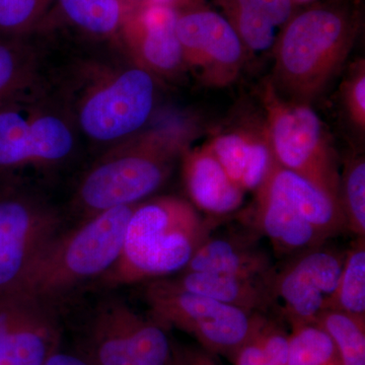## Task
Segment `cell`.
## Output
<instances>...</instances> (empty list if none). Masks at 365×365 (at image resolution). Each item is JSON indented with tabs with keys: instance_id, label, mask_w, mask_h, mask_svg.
<instances>
[{
	"instance_id": "6da1fadb",
	"label": "cell",
	"mask_w": 365,
	"mask_h": 365,
	"mask_svg": "<svg viewBox=\"0 0 365 365\" xmlns=\"http://www.w3.org/2000/svg\"><path fill=\"white\" fill-rule=\"evenodd\" d=\"M192 120L141 130L107 148L79 182L73 205L83 220L146 200L165 184L199 133Z\"/></svg>"
},
{
	"instance_id": "7a4b0ae2",
	"label": "cell",
	"mask_w": 365,
	"mask_h": 365,
	"mask_svg": "<svg viewBox=\"0 0 365 365\" xmlns=\"http://www.w3.org/2000/svg\"><path fill=\"white\" fill-rule=\"evenodd\" d=\"M158 78L131 61L79 62L56 93L79 136L110 148L143 130L157 105Z\"/></svg>"
},
{
	"instance_id": "3957f363",
	"label": "cell",
	"mask_w": 365,
	"mask_h": 365,
	"mask_svg": "<svg viewBox=\"0 0 365 365\" xmlns=\"http://www.w3.org/2000/svg\"><path fill=\"white\" fill-rule=\"evenodd\" d=\"M215 220L176 196H160L136 204L121 254L98 280L108 288L146 283L182 272L206 239Z\"/></svg>"
},
{
	"instance_id": "277c9868",
	"label": "cell",
	"mask_w": 365,
	"mask_h": 365,
	"mask_svg": "<svg viewBox=\"0 0 365 365\" xmlns=\"http://www.w3.org/2000/svg\"><path fill=\"white\" fill-rule=\"evenodd\" d=\"M354 14L340 6L294 14L274 42L273 78L281 95L309 104L337 76L356 39Z\"/></svg>"
},
{
	"instance_id": "5b68a950",
	"label": "cell",
	"mask_w": 365,
	"mask_h": 365,
	"mask_svg": "<svg viewBox=\"0 0 365 365\" xmlns=\"http://www.w3.org/2000/svg\"><path fill=\"white\" fill-rule=\"evenodd\" d=\"M135 206L109 209L61 230L33 262L14 297L54 307L85 283L100 280L121 254Z\"/></svg>"
},
{
	"instance_id": "8992f818",
	"label": "cell",
	"mask_w": 365,
	"mask_h": 365,
	"mask_svg": "<svg viewBox=\"0 0 365 365\" xmlns=\"http://www.w3.org/2000/svg\"><path fill=\"white\" fill-rule=\"evenodd\" d=\"M79 134L56 93L40 85L0 106V174L68 162Z\"/></svg>"
},
{
	"instance_id": "52a82bcc",
	"label": "cell",
	"mask_w": 365,
	"mask_h": 365,
	"mask_svg": "<svg viewBox=\"0 0 365 365\" xmlns=\"http://www.w3.org/2000/svg\"><path fill=\"white\" fill-rule=\"evenodd\" d=\"M260 98L265 112L263 129L275 162L340 204L337 155L317 113L309 104L281 95L271 81L262 86Z\"/></svg>"
},
{
	"instance_id": "ba28073f",
	"label": "cell",
	"mask_w": 365,
	"mask_h": 365,
	"mask_svg": "<svg viewBox=\"0 0 365 365\" xmlns=\"http://www.w3.org/2000/svg\"><path fill=\"white\" fill-rule=\"evenodd\" d=\"M169 329L117 295L91 309L76 350L93 365H175Z\"/></svg>"
},
{
	"instance_id": "9c48e42d",
	"label": "cell",
	"mask_w": 365,
	"mask_h": 365,
	"mask_svg": "<svg viewBox=\"0 0 365 365\" xmlns=\"http://www.w3.org/2000/svg\"><path fill=\"white\" fill-rule=\"evenodd\" d=\"M143 299L148 314L165 328L189 334L206 351L230 360L253 336L264 314L185 292L165 278L146 282Z\"/></svg>"
},
{
	"instance_id": "30bf717a",
	"label": "cell",
	"mask_w": 365,
	"mask_h": 365,
	"mask_svg": "<svg viewBox=\"0 0 365 365\" xmlns=\"http://www.w3.org/2000/svg\"><path fill=\"white\" fill-rule=\"evenodd\" d=\"M61 232L59 212L25 190L0 189V299L14 297L41 252Z\"/></svg>"
},
{
	"instance_id": "8fae6325",
	"label": "cell",
	"mask_w": 365,
	"mask_h": 365,
	"mask_svg": "<svg viewBox=\"0 0 365 365\" xmlns=\"http://www.w3.org/2000/svg\"><path fill=\"white\" fill-rule=\"evenodd\" d=\"M345 253L326 245L289 257L269 280L270 307L290 326L318 323L332 307Z\"/></svg>"
},
{
	"instance_id": "7c38bea8",
	"label": "cell",
	"mask_w": 365,
	"mask_h": 365,
	"mask_svg": "<svg viewBox=\"0 0 365 365\" xmlns=\"http://www.w3.org/2000/svg\"><path fill=\"white\" fill-rule=\"evenodd\" d=\"M177 35L187 71L208 88H225L239 78L246 47L225 16L203 7L179 11Z\"/></svg>"
},
{
	"instance_id": "4fadbf2b",
	"label": "cell",
	"mask_w": 365,
	"mask_h": 365,
	"mask_svg": "<svg viewBox=\"0 0 365 365\" xmlns=\"http://www.w3.org/2000/svg\"><path fill=\"white\" fill-rule=\"evenodd\" d=\"M179 11L148 4L127 14L118 40L136 66L155 78H172L187 71L177 35Z\"/></svg>"
},
{
	"instance_id": "5bb4252c",
	"label": "cell",
	"mask_w": 365,
	"mask_h": 365,
	"mask_svg": "<svg viewBox=\"0 0 365 365\" xmlns=\"http://www.w3.org/2000/svg\"><path fill=\"white\" fill-rule=\"evenodd\" d=\"M61 337L54 307L24 297L0 299V365H42Z\"/></svg>"
},
{
	"instance_id": "9a60e30c",
	"label": "cell",
	"mask_w": 365,
	"mask_h": 365,
	"mask_svg": "<svg viewBox=\"0 0 365 365\" xmlns=\"http://www.w3.org/2000/svg\"><path fill=\"white\" fill-rule=\"evenodd\" d=\"M181 162L185 187L197 210L215 220L241 207L246 192L228 177L205 144L185 151Z\"/></svg>"
},
{
	"instance_id": "2e32d148",
	"label": "cell",
	"mask_w": 365,
	"mask_h": 365,
	"mask_svg": "<svg viewBox=\"0 0 365 365\" xmlns=\"http://www.w3.org/2000/svg\"><path fill=\"white\" fill-rule=\"evenodd\" d=\"M205 145L245 192L260 188L275 162L264 129L222 132L211 137Z\"/></svg>"
},
{
	"instance_id": "e0dca14e",
	"label": "cell",
	"mask_w": 365,
	"mask_h": 365,
	"mask_svg": "<svg viewBox=\"0 0 365 365\" xmlns=\"http://www.w3.org/2000/svg\"><path fill=\"white\" fill-rule=\"evenodd\" d=\"M263 188L287 201L327 240L347 230L342 209L337 201L306 178L274 162Z\"/></svg>"
},
{
	"instance_id": "ac0fdd59",
	"label": "cell",
	"mask_w": 365,
	"mask_h": 365,
	"mask_svg": "<svg viewBox=\"0 0 365 365\" xmlns=\"http://www.w3.org/2000/svg\"><path fill=\"white\" fill-rule=\"evenodd\" d=\"M182 271L225 274L246 279L270 280V256L248 237L209 235Z\"/></svg>"
},
{
	"instance_id": "d6986e66",
	"label": "cell",
	"mask_w": 365,
	"mask_h": 365,
	"mask_svg": "<svg viewBox=\"0 0 365 365\" xmlns=\"http://www.w3.org/2000/svg\"><path fill=\"white\" fill-rule=\"evenodd\" d=\"M255 193L257 230L270 241L276 254L289 258L328 241L281 197L263 187Z\"/></svg>"
},
{
	"instance_id": "ffe728a7",
	"label": "cell",
	"mask_w": 365,
	"mask_h": 365,
	"mask_svg": "<svg viewBox=\"0 0 365 365\" xmlns=\"http://www.w3.org/2000/svg\"><path fill=\"white\" fill-rule=\"evenodd\" d=\"M225 18L248 52L265 51L275 42L276 28L294 14L292 0H218Z\"/></svg>"
},
{
	"instance_id": "44dd1931",
	"label": "cell",
	"mask_w": 365,
	"mask_h": 365,
	"mask_svg": "<svg viewBox=\"0 0 365 365\" xmlns=\"http://www.w3.org/2000/svg\"><path fill=\"white\" fill-rule=\"evenodd\" d=\"M165 279L185 292L246 311L264 314L270 309L269 280L246 279L225 274L198 271H182Z\"/></svg>"
},
{
	"instance_id": "7402d4cb",
	"label": "cell",
	"mask_w": 365,
	"mask_h": 365,
	"mask_svg": "<svg viewBox=\"0 0 365 365\" xmlns=\"http://www.w3.org/2000/svg\"><path fill=\"white\" fill-rule=\"evenodd\" d=\"M40 55L25 38H0V106L40 85Z\"/></svg>"
},
{
	"instance_id": "603a6c76",
	"label": "cell",
	"mask_w": 365,
	"mask_h": 365,
	"mask_svg": "<svg viewBox=\"0 0 365 365\" xmlns=\"http://www.w3.org/2000/svg\"><path fill=\"white\" fill-rule=\"evenodd\" d=\"M72 26L98 38H117L126 18L121 0H57Z\"/></svg>"
},
{
	"instance_id": "cb8c5ba5",
	"label": "cell",
	"mask_w": 365,
	"mask_h": 365,
	"mask_svg": "<svg viewBox=\"0 0 365 365\" xmlns=\"http://www.w3.org/2000/svg\"><path fill=\"white\" fill-rule=\"evenodd\" d=\"M331 309L365 319V237L345 252L344 264Z\"/></svg>"
},
{
	"instance_id": "d4e9b609",
	"label": "cell",
	"mask_w": 365,
	"mask_h": 365,
	"mask_svg": "<svg viewBox=\"0 0 365 365\" xmlns=\"http://www.w3.org/2000/svg\"><path fill=\"white\" fill-rule=\"evenodd\" d=\"M318 324L332 339L341 365H365V319L329 309Z\"/></svg>"
},
{
	"instance_id": "484cf974",
	"label": "cell",
	"mask_w": 365,
	"mask_h": 365,
	"mask_svg": "<svg viewBox=\"0 0 365 365\" xmlns=\"http://www.w3.org/2000/svg\"><path fill=\"white\" fill-rule=\"evenodd\" d=\"M290 329L287 365H341L332 339L318 323Z\"/></svg>"
},
{
	"instance_id": "4316f807",
	"label": "cell",
	"mask_w": 365,
	"mask_h": 365,
	"mask_svg": "<svg viewBox=\"0 0 365 365\" xmlns=\"http://www.w3.org/2000/svg\"><path fill=\"white\" fill-rule=\"evenodd\" d=\"M339 201L346 227L356 237H365V160L351 155L340 172Z\"/></svg>"
},
{
	"instance_id": "83f0119b",
	"label": "cell",
	"mask_w": 365,
	"mask_h": 365,
	"mask_svg": "<svg viewBox=\"0 0 365 365\" xmlns=\"http://www.w3.org/2000/svg\"><path fill=\"white\" fill-rule=\"evenodd\" d=\"M51 0H0V38L21 39L41 20Z\"/></svg>"
},
{
	"instance_id": "f1b7e54d",
	"label": "cell",
	"mask_w": 365,
	"mask_h": 365,
	"mask_svg": "<svg viewBox=\"0 0 365 365\" xmlns=\"http://www.w3.org/2000/svg\"><path fill=\"white\" fill-rule=\"evenodd\" d=\"M345 111L354 127L365 129V62L359 60L350 69L342 86Z\"/></svg>"
},
{
	"instance_id": "f546056e",
	"label": "cell",
	"mask_w": 365,
	"mask_h": 365,
	"mask_svg": "<svg viewBox=\"0 0 365 365\" xmlns=\"http://www.w3.org/2000/svg\"><path fill=\"white\" fill-rule=\"evenodd\" d=\"M230 361L234 365H274L253 336L235 352Z\"/></svg>"
},
{
	"instance_id": "4dcf8cb0",
	"label": "cell",
	"mask_w": 365,
	"mask_h": 365,
	"mask_svg": "<svg viewBox=\"0 0 365 365\" xmlns=\"http://www.w3.org/2000/svg\"><path fill=\"white\" fill-rule=\"evenodd\" d=\"M42 365H93L85 355L81 354L78 350L66 351L58 348L56 351L52 353Z\"/></svg>"
},
{
	"instance_id": "1f68e13d",
	"label": "cell",
	"mask_w": 365,
	"mask_h": 365,
	"mask_svg": "<svg viewBox=\"0 0 365 365\" xmlns=\"http://www.w3.org/2000/svg\"><path fill=\"white\" fill-rule=\"evenodd\" d=\"M150 4L173 7L179 11L191 7V0H150Z\"/></svg>"
},
{
	"instance_id": "d6a6232c",
	"label": "cell",
	"mask_w": 365,
	"mask_h": 365,
	"mask_svg": "<svg viewBox=\"0 0 365 365\" xmlns=\"http://www.w3.org/2000/svg\"><path fill=\"white\" fill-rule=\"evenodd\" d=\"M121 1L123 2L124 6L126 7L128 13L133 11V9H138V7L150 4V0H121Z\"/></svg>"
},
{
	"instance_id": "836d02e7",
	"label": "cell",
	"mask_w": 365,
	"mask_h": 365,
	"mask_svg": "<svg viewBox=\"0 0 365 365\" xmlns=\"http://www.w3.org/2000/svg\"><path fill=\"white\" fill-rule=\"evenodd\" d=\"M292 1L294 2L295 4H309V2L314 1V0H292Z\"/></svg>"
}]
</instances>
